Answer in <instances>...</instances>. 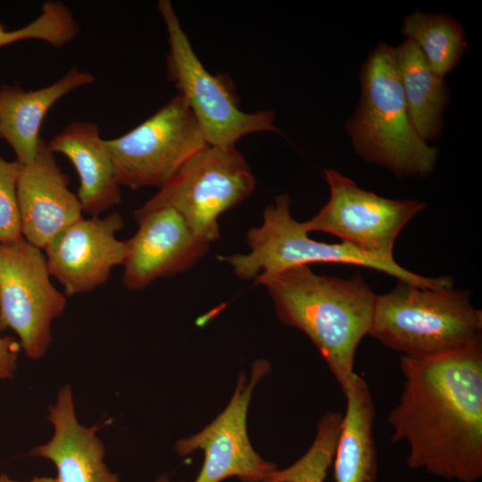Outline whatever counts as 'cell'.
I'll list each match as a JSON object with an SVG mask.
<instances>
[{
	"label": "cell",
	"mask_w": 482,
	"mask_h": 482,
	"mask_svg": "<svg viewBox=\"0 0 482 482\" xmlns=\"http://www.w3.org/2000/svg\"><path fill=\"white\" fill-rule=\"evenodd\" d=\"M403 392L389 412L391 441L409 445L407 465L439 478L482 476V342L427 358L400 359Z\"/></svg>",
	"instance_id": "obj_1"
},
{
	"label": "cell",
	"mask_w": 482,
	"mask_h": 482,
	"mask_svg": "<svg viewBox=\"0 0 482 482\" xmlns=\"http://www.w3.org/2000/svg\"><path fill=\"white\" fill-rule=\"evenodd\" d=\"M254 283L269 292L278 320L311 339L342 389L354 373L355 353L369 334L377 300L363 277L319 275L302 265L260 274Z\"/></svg>",
	"instance_id": "obj_2"
},
{
	"label": "cell",
	"mask_w": 482,
	"mask_h": 482,
	"mask_svg": "<svg viewBox=\"0 0 482 482\" xmlns=\"http://www.w3.org/2000/svg\"><path fill=\"white\" fill-rule=\"evenodd\" d=\"M462 289L419 287L398 280L377 295L369 334L408 358H427L481 340L482 312Z\"/></svg>",
	"instance_id": "obj_3"
},
{
	"label": "cell",
	"mask_w": 482,
	"mask_h": 482,
	"mask_svg": "<svg viewBox=\"0 0 482 482\" xmlns=\"http://www.w3.org/2000/svg\"><path fill=\"white\" fill-rule=\"evenodd\" d=\"M362 98L347 129L365 161L380 164L398 177L427 176L438 150L424 141L410 119L395 59V48L378 45L362 73Z\"/></svg>",
	"instance_id": "obj_4"
},
{
	"label": "cell",
	"mask_w": 482,
	"mask_h": 482,
	"mask_svg": "<svg viewBox=\"0 0 482 482\" xmlns=\"http://www.w3.org/2000/svg\"><path fill=\"white\" fill-rule=\"evenodd\" d=\"M290 212V197L281 194L263 211L261 226L246 234L248 253L218 256L229 263L241 279L271 275L289 268L311 263H344L367 267L426 288H445L453 285L449 276L428 278L412 273L396 262H386L342 242L328 244L311 238Z\"/></svg>",
	"instance_id": "obj_5"
},
{
	"label": "cell",
	"mask_w": 482,
	"mask_h": 482,
	"mask_svg": "<svg viewBox=\"0 0 482 482\" xmlns=\"http://www.w3.org/2000/svg\"><path fill=\"white\" fill-rule=\"evenodd\" d=\"M157 8L168 34V78L186 100L207 144L231 147L244 136L278 131L272 111H242L229 77L213 75L206 70L182 29L171 2L160 0Z\"/></svg>",
	"instance_id": "obj_6"
},
{
	"label": "cell",
	"mask_w": 482,
	"mask_h": 482,
	"mask_svg": "<svg viewBox=\"0 0 482 482\" xmlns=\"http://www.w3.org/2000/svg\"><path fill=\"white\" fill-rule=\"evenodd\" d=\"M255 179L235 146L207 145L191 156L139 211L176 210L200 240L220 237L219 217L247 198Z\"/></svg>",
	"instance_id": "obj_7"
},
{
	"label": "cell",
	"mask_w": 482,
	"mask_h": 482,
	"mask_svg": "<svg viewBox=\"0 0 482 482\" xmlns=\"http://www.w3.org/2000/svg\"><path fill=\"white\" fill-rule=\"evenodd\" d=\"M104 145L120 187L161 189L208 144L186 100L178 93L126 134L104 139Z\"/></svg>",
	"instance_id": "obj_8"
},
{
	"label": "cell",
	"mask_w": 482,
	"mask_h": 482,
	"mask_svg": "<svg viewBox=\"0 0 482 482\" xmlns=\"http://www.w3.org/2000/svg\"><path fill=\"white\" fill-rule=\"evenodd\" d=\"M50 277L46 255L23 237L0 244V330H13L26 355L34 360L46 353L52 322L67 304V296Z\"/></svg>",
	"instance_id": "obj_9"
},
{
	"label": "cell",
	"mask_w": 482,
	"mask_h": 482,
	"mask_svg": "<svg viewBox=\"0 0 482 482\" xmlns=\"http://www.w3.org/2000/svg\"><path fill=\"white\" fill-rule=\"evenodd\" d=\"M323 173L329 199L316 215L302 222L303 229L334 235L377 259L396 262L393 250L397 236L427 204L379 196L334 170Z\"/></svg>",
	"instance_id": "obj_10"
},
{
	"label": "cell",
	"mask_w": 482,
	"mask_h": 482,
	"mask_svg": "<svg viewBox=\"0 0 482 482\" xmlns=\"http://www.w3.org/2000/svg\"><path fill=\"white\" fill-rule=\"evenodd\" d=\"M270 371L267 361L253 362L249 381L240 374L223 411L199 433L177 442L175 449L180 456L197 449L204 453L203 467L195 482H221L233 476L242 482H263L277 470L275 464L263 460L253 450L246 428L253 391Z\"/></svg>",
	"instance_id": "obj_11"
},
{
	"label": "cell",
	"mask_w": 482,
	"mask_h": 482,
	"mask_svg": "<svg viewBox=\"0 0 482 482\" xmlns=\"http://www.w3.org/2000/svg\"><path fill=\"white\" fill-rule=\"evenodd\" d=\"M123 226L118 212L81 218L47 244L44 251L50 274L62 285L66 296L93 291L107 281L115 266L123 265L127 240L116 237Z\"/></svg>",
	"instance_id": "obj_12"
},
{
	"label": "cell",
	"mask_w": 482,
	"mask_h": 482,
	"mask_svg": "<svg viewBox=\"0 0 482 482\" xmlns=\"http://www.w3.org/2000/svg\"><path fill=\"white\" fill-rule=\"evenodd\" d=\"M133 216L138 229L127 239L122 277L129 290L143 289L157 278L188 270L209 250V244L195 237L173 208L136 210Z\"/></svg>",
	"instance_id": "obj_13"
},
{
	"label": "cell",
	"mask_w": 482,
	"mask_h": 482,
	"mask_svg": "<svg viewBox=\"0 0 482 482\" xmlns=\"http://www.w3.org/2000/svg\"><path fill=\"white\" fill-rule=\"evenodd\" d=\"M69 184V176L42 139L34 160L21 165L17 181L21 235L41 250L60 231L83 218L79 198Z\"/></svg>",
	"instance_id": "obj_14"
},
{
	"label": "cell",
	"mask_w": 482,
	"mask_h": 482,
	"mask_svg": "<svg viewBox=\"0 0 482 482\" xmlns=\"http://www.w3.org/2000/svg\"><path fill=\"white\" fill-rule=\"evenodd\" d=\"M48 412L53 436L47 443L34 447L28 453L29 456L54 462L58 482H120L104 461L105 448L96 436L100 427L87 428L79 422L69 385L60 390Z\"/></svg>",
	"instance_id": "obj_15"
},
{
	"label": "cell",
	"mask_w": 482,
	"mask_h": 482,
	"mask_svg": "<svg viewBox=\"0 0 482 482\" xmlns=\"http://www.w3.org/2000/svg\"><path fill=\"white\" fill-rule=\"evenodd\" d=\"M46 146L54 154L65 155L76 169L79 179L77 196L83 212L99 217L121 203L120 186L96 124L72 122L52 137Z\"/></svg>",
	"instance_id": "obj_16"
},
{
	"label": "cell",
	"mask_w": 482,
	"mask_h": 482,
	"mask_svg": "<svg viewBox=\"0 0 482 482\" xmlns=\"http://www.w3.org/2000/svg\"><path fill=\"white\" fill-rule=\"evenodd\" d=\"M94 81L90 72L73 67L57 81L36 90L0 87V138L12 148L21 165L37 156L41 125L50 108L68 93Z\"/></svg>",
	"instance_id": "obj_17"
},
{
	"label": "cell",
	"mask_w": 482,
	"mask_h": 482,
	"mask_svg": "<svg viewBox=\"0 0 482 482\" xmlns=\"http://www.w3.org/2000/svg\"><path fill=\"white\" fill-rule=\"evenodd\" d=\"M346 400L335 449L336 482H376L378 457L373 436L375 405L364 378L355 372L342 388Z\"/></svg>",
	"instance_id": "obj_18"
},
{
	"label": "cell",
	"mask_w": 482,
	"mask_h": 482,
	"mask_svg": "<svg viewBox=\"0 0 482 482\" xmlns=\"http://www.w3.org/2000/svg\"><path fill=\"white\" fill-rule=\"evenodd\" d=\"M395 59L411 123L424 141L433 139L440 132L448 99L444 78L431 71L420 49L410 39L395 48Z\"/></svg>",
	"instance_id": "obj_19"
},
{
	"label": "cell",
	"mask_w": 482,
	"mask_h": 482,
	"mask_svg": "<svg viewBox=\"0 0 482 482\" xmlns=\"http://www.w3.org/2000/svg\"><path fill=\"white\" fill-rule=\"evenodd\" d=\"M402 33L418 46L431 71L443 78L457 64L465 47L463 28L441 13L417 10L405 19Z\"/></svg>",
	"instance_id": "obj_20"
},
{
	"label": "cell",
	"mask_w": 482,
	"mask_h": 482,
	"mask_svg": "<svg viewBox=\"0 0 482 482\" xmlns=\"http://www.w3.org/2000/svg\"><path fill=\"white\" fill-rule=\"evenodd\" d=\"M79 31V24L63 3L46 1L39 16L24 27L7 30L0 22V47L21 40L37 39L60 48L75 39Z\"/></svg>",
	"instance_id": "obj_21"
},
{
	"label": "cell",
	"mask_w": 482,
	"mask_h": 482,
	"mask_svg": "<svg viewBox=\"0 0 482 482\" xmlns=\"http://www.w3.org/2000/svg\"><path fill=\"white\" fill-rule=\"evenodd\" d=\"M21 165L0 155V244L8 245L21 235L17 181Z\"/></svg>",
	"instance_id": "obj_22"
},
{
	"label": "cell",
	"mask_w": 482,
	"mask_h": 482,
	"mask_svg": "<svg viewBox=\"0 0 482 482\" xmlns=\"http://www.w3.org/2000/svg\"><path fill=\"white\" fill-rule=\"evenodd\" d=\"M329 464L325 455L309 452L290 467L278 470L276 482H323Z\"/></svg>",
	"instance_id": "obj_23"
},
{
	"label": "cell",
	"mask_w": 482,
	"mask_h": 482,
	"mask_svg": "<svg viewBox=\"0 0 482 482\" xmlns=\"http://www.w3.org/2000/svg\"><path fill=\"white\" fill-rule=\"evenodd\" d=\"M21 345L12 337L0 336V379L11 378L17 368Z\"/></svg>",
	"instance_id": "obj_24"
},
{
	"label": "cell",
	"mask_w": 482,
	"mask_h": 482,
	"mask_svg": "<svg viewBox=\"0 0 482 482\" xmlns=\"http://www.w3.org/2000/svg\"><path fill=\"white\" fill-rule=\"evenodd\" d=\"M0 482H58L56 478H50V477H35L30 480L28 481H17L10 478L5 474L0 475Z\"/></svg>",
	"instance_id": "obj_25"
},
{
	"label": "cell",
	"mask_w": 482,
	"mask_h": 482,
	"mask_svg": "<svg viewBox=\"0 0 482 482\" xmlns=\"http://www.w3.org/2000/svg\"><path fill=\"white\" fill-rule=\"evenodd\" d=\"M155 482H170L168 477L164 474V475H162L160 476L156 480Z\"/></svg>",
	"instance_id": "obj_26"
}]
</instances>
